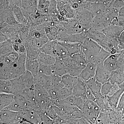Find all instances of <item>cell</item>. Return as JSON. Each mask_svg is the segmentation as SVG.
<instances>
[{
  "label": "cell",
  "mask_w": 124,
  "mask_h": 124,
  "mask_svg": "<svg viewBox=\"0 0 124 124\" xmlns=\"http://www.w3.org/2000/svg\"><path fill=\"white\" fill-rule=\"evenodd\" d=\"M86 31L88 37L94 40L102 48L108 51L111 54L120 53L121 51L119 49V44L117 39H110L100 31L89 29Z\"/></svg>",
  "instance_id": "cell-1"
},
{
  "label": "cell",
  "mask_w": 124,
  "mask_h": 124,
  "mask_svg": "<svg viewBox=\"0 0 124 124\" xmlns=\"http://www.w3.org/2000/svg\"><path fill=\"white\" fill-rule=\"evenodd\" d=\"M4 56V60L0 63V80H10V74L12 67L17 62L19 54L14 51Z\"/></svg>",
  "instance_id": "cell-2"
},
{
  "label": "cell",
  "mask_w": 124,
  "mask_h": 124,
  "mask_svg": "<svg viewBox=\"0 0 124 124\" xmlns=\"http://www.w3.org/2000/svg\"><path fill=\"white\" fill-rule=\"evenodd\" d=\"M102 49L97 43L88 37L82 44V52L88 63L93 61Z\"/></svg>",
  "instance_id": "cell-3"
},
{
  "label": "cell",
  "mask_w": 124,
  "mask_h": 124,
  "mask_svg": "<svg viewBox=\"0 0 124 124\" xmlns=\"http://www.w3.org/2000/svg\"><path fill=\"white\" fill-rule=\"evenodd\" d=\"M84 118L92 124H94L101 113V109L95 102L86 100L82 110Z\"/></svg>",
  "instance_id": "cell-4"
},
{
  "label": "cell",
  "mask_w": 124,
  "mask_h": 124,
  "mask_svg": "<svg viewBox=\"0 0 124 124\" xmlns=\"http://www.w3.org/2000/svg\"><path fill=\"white\" fill-rule=\"evenodd\" d=\"M77 34H69L64 31H59L56 40L60 42L80 43L82 44L88 36L87 31Z\"/></svg>",
  "instance_id": "cell-5"
},
{
  "label": "cell",
  "mask_w": 124,
  "mask_h": 124,
  "mask_svg": "<svg viewBox=\"0 0 124 124\" xmlns=\"http://www.w3.org/2000/svg\"><path fill=\"white\" fill-rule=\"evenodd\" d=\"M111 22V20L106 14L98 15L93 18L90 23L89 29L101 31L108 27Z\"/></svg>",
  "instance_id": "cell-6"
},
{
  "label": "cell",
  "mask_w": 124,
  "mask_h": 124,
  "mask_svg": "<svg viewBox=\"0 0 124 124\" xmlns=\"http://www.w3.org/2000/svg\"><path fill=\"white\" fill-rule=\"evenodd\" d=\"M26 53L19 54L18 59L12 67L10 74V80L19 77L26 70L25 66Z\"/></svg>",
  "instance_id": "cell-7"
},
{
  "label": "cell",
  "mask_w": 124,
  "mask_h": 124,
  "mask_svg": "<svg viewBox=\"0 0 124 124\" xmlns=\"http://www.w3.org/2000/svg\"><path fill=\"white\" fill-rule=\"evenodd\" d=\"M62 60L66 67L67 73L73 76L78 77L85 68L71 56L62 59Z\"/></svg>",
  "instance_id": "cell-8"
},
{
  "label": "cell",
  "mask_w": 124,
  "mask_h": 124,
  "mask_svg": "<svg viewBox=\"0 0 124 124\" xmlns=\"http://www.w3.org/2000/svg\"><path fill=\"white\" fill-rule=\"evenodd\" d=\"M19 84L23 90L26 89H34L35 78L29 71L26 70L23 75L17 78Z\"/></svg>",
  "instance_id": "cell-9"
},
{
  "label": "cell",
  "mask_w": 124,
  "mask_h": 124,
  "mask_svg": "<svg viewBox=\"0 0 124 124\" xmlns=\"http://www.w3.org/2000/svg\"><path fill=\"white\" fill-rule=\"evenodd\" d=\"M18 112L8 109L0 111V124H9L17 121Z\"/></svg>",
  "instance_id": "cell-10"
},
{
  "label": "cell",
  "mask_w": 124,
  "mask_h": 124,
  "mask_svg": "<svg viewBox=\"0 0 124 124\" xmlns=\"http://www.w3.org/2000/svg\"><path fill=\"white\" fill-rule=\"evenodd\" d=\"M97 66L93 63H88L78 77L84 81H86L95 77Z\"/></svg>",
  "instance_id": "cell-11"
},
{
  "label": "cell",
  "mask_w": 124,
  "mask_h": 124,
  "mask_svg": "<svg viewBox=\"0 0 124 124\" xmlns=\"http://www.w3.org/2000/svg\"><path fill=\"white\" fill-rule=\"evenodd\" d=\"M111 71L106 69L103 65L97 66L95 77L98 81L103 84L109 81Z\"/></svg>",
  "instance_id": "cell-12"
},
{
  "label": "cell",
  "mask_w": 124,
  "mask_h": 124,
  "mask_svg": "<svg viewBox=\"0 0 124 124\" xmlns=\"http://www.w3.org/2000/svg\"><path fill=\"white\" fill-rule=\"evenodd\" d=\"M85 100L82 98L72 95L64 100L57 101L60 103L76 107L82 110Z\"/></svg>",
  "instance_id": "cell-13"
},
{
  "label": "cell",
  "mask_w": 124,
  "mask_h": 124,
  "mask_svg": "<svg viewBox=\"0 0 124 124\" xmlns=\"http://www.w3.org/2000/svg\"><path fill=\"white\" fill-rule=\"evenodd\" d=\"M58 42L66 49L70 56H72L82 52V44L81 43Z\"/></svg>",
  "instance_id": "cell-14"
},
{
  "label": "cell",
  "mask_w": 124,
  "mask_h": 124,
  "mask_svg": "<svg viewBox=\"0 0 124 124\" xmlns=\"http://www.w3.org/2000/svg\"><path fill=\"white\" fill-rule=\"evenodd\" d=\"M86 85L85 81L78 77L77 82L72 90V95L86 100Z\"/></svg>",
  "instance_id": "cell-15"
},
{
  "label": "cell",
  "mask_w": 124,
  "mask_h": 124,
  "mask_svg": "<svg viewBox=\"0 0 124 124\" xmlns=\"http://www.w3.org/2000/svg\"><path fill=\"white\" fill-rule=\"evenodd\" d=\"M124 29L122 27L110 24L106 29L101 31L110 39H117Z\"/></svg>",
  "instance_id": "cell-16"
},
{
  "label": "cell",
  "mask_w": 124,
  "mask_h": 124,
  "mask_svg": "<svg viewBox=\"0 0 124 124\" xmlns=\"http://www.w3.org/2000/svg\"><path fill=\"white\" fill-rule=\"evenodd\" d=\"M85 82L86 86L93 92L96 98L101 95V89L102 84L98 81L95 78H91L87 81H85Z\"/></svg>",
  "instance_id": "cell-17"
},
{
  "label": "cell",
  "mask_w": 124,
  "mask_h": 124,
  "mask_svg": "<svg viewBox=\"0 0 124 124\" xmlns=\"http://www.w3.org/2000/svg\"><path fill=\"white\" fill-rule=\"evenodd\" d=\"M51 66L54 75L62 77L67 73L66 67L62 59L56 58L55 62Z\"/></svg>",
  "instance_id": "cell-18"
},
{
  "label": "cell",
  "mask_w": 124,
  "mask_h": 124,
  "mask_svg": "<svg viewBox=\"0 0 124 124\" xmlns=\"http://www.w3.org/2000/svg\"><path fill=\"white\" fill-rule=\"evenodd\" d=\"M35 84H37L44 87L46 90H48L52 86V76L38 75L35 78Z\"/></svg>",
  "instance_id": "cell-19"
},
{
  "label": "cell",
  "mask_w": 124,
  "mask_h": 124,
  "mask_svg": "<svg viewBox=\"0 0 124 124\" xmlns=\"http://www.w3.org/2000/svg\"><path fill=\"white\" fill-rule=\"evenodd\" d=\"M95 102L99 107L102 112L108 113L113 110L109 103L108 97L106 96L101 94L98 97L96 98Z\"/></svg>",
  "instance_id": "cell-20"
},
{
  "label": "cell",
  "mask_w": 124,
  "mask_h": 124,
  "mask_svg": "<svg viewBox=\"0 0 124 124\" xmlns=\"http://www.w3.org/2000/svg\"><path fill=\"white\" fill-rule=\"evenodd\" d=\"M120 53L111 54L107 58L103 63V66L106 69L111 71L117 69V60Z\"/></svg>",
  "instance_id": "cell-21"
},
{
  "label": "cell",
  "mask_w": 124,
  "mask_h": 124,
  "mask_svg": "<svg viewBox=\"0 0 124 124\" xmlns=\"http://www.w3.org/2000/svg\"><path fill=\"white\" fill-rule=\"evenodd\" d=\"M53 56L62 60L70 57L66 49L56 40L54 45Z\"/></svg>",
  "instance_id": "cell-22"
},
{
  "label": "cell",
  "mask_w": 124,
  "mask_h": 124,
  "mask_svg": "<svg viewBox=\"0 0 124 124\" xmlns=\"http://www.w3.org/2000/svg\"><path fill=\"white\" fill-rule=\"evenodd\" d=\"M109 81L112 84L120 85L124 82V70L117 69L111 72Z\"/></svg>",
  "instance_id": "cell-23"
},
{
  "label": "cell",
  "mask_w": 124,
  "mask_h": 124,
  "mask_svg": "<svg viewBox=\"0 0 124 124\" xmlns=\"http://www.w3.org/2000/svg\"><path fill=\"white\" fill-rule=\"evenodd\" d=\"M15 97L13 94L0 93V110L8 107L13 101Z\"/></svg>",
  "instance_id": "cell-24"
},
{
  "label": "cell",
  "mask_w": 124,
  "mask_h": 124,
  "mask_svg": "<svg viewBox=\"0 0 124 124\" xmlns=\"http://www.w3.org/2000/svg\"><path fill=\"white\" fill-rule=\"evenodd\" d=\"M39 66V63L38 59L30 60L26 57L25 63L26 70L31 72L34 77V78L38 76Z\"/></svg>",
  "instance_id": "cell-25"
},
{
  "label": "cell",
  "mask_w": 124,
  "mask_h": 124,
  "mask_svg": "<svg viewBox=\"0 0 124 124\" xmlns=\"http://www.w3.org/2000/svg\"><path fill=\"white\" fill-rule=\"evenodd\" d=\"M121 89L113 95L108 97V101L113 109L117 108L121 97L124 92V82L119 85Z\"/></svg>",
  "instance_id": "cell-26"
},
{
  "label": "cell",
  "mask_w": 124,
  "mask_h": 124,
  "mask_svg": "<svg viewBox=\"0 0 124 124\" xmlns=\"http://www.w3.org/2000/svg\"><path fill=\"white\" fill-rule=\"evenodd\" d=\"M78 77L73 76L68 73L62 77V80L64 86L72 90L77 82Z\"/></svg>",
  "instance_id": "cell-27"
},
{
  "label": "cell",
  "mask_w": 124,
  "mask_h": 124,
  "mask_svg": "<svg viewBox=\"0 0 124 124\" xmlns=\"http://www.w3.org/2000/svg\"><path fill=\"white\" fill-rule=\"evenodd\" d=\"M13 92L11 80H0V93L13 94Z\"/></svg>",
  "instance_id": "cell-28"
},
{
  "label": "cell",
  "mask_w": 124,
  "mask_h": 124,
  "mask_svg": "<svg viewBox=\"0 0 124 124\" xmlns=\"http://www.w3.org/2000/svg\"><path fill=\"white\" fill-rule=\"evenodd\" d=\"M38 60L39 63L52 66L55 62L56 58L53 55L41 52Z\"/></svg>",
  "instance_id": "cell-29"
},
{
  "label": "cell",
  "mask_w": 124,
  "mask_h": 124,
  "mask_svg": "<svg viewBox=\"0 0 124 124\" xmlns=\"http://www.w3.org/2000/svg\"><path fill=\"white\" fill-rule=\"evenodd\" d=\"M59 32V28L57 26L47 27L45 29L46 34L49 41L56 40Z\"/></svg>",
  "instance_id": "cell-30"
},
{
  "label": "cell",
  "mask_w": 124,
  "mask_h": 124,
  "mask_svg": "<svg viewBox=\"0 0 124 124\" xmlns=\"http://www.w3.org/2000/svg\"><path fill=\"white\" fill-rule=\"evenodd\" d=\"M13 42L10 40H8L0 43V55H5L14 51L13 47Z\"/></svg>",
  "instance_id": "cell-31"
},
{
  "label": "cell",
  "mask_w": 124,
  "mask_h": 124,
  "mask_svg": "<svg viewBox=\"0 0 124 124\" xmlns=\"http://www.w3.org/2000/svg\"><path fill=\"white\" fill-rule=\"evenodd\" d=\"M110 54H111L108 51L102 48L100 53L92 62L95 63L97 66L103 65L104 61Z\"/></svg>",
  "instance_id": "cell-32"
},
{
  "label": "cell",
  "mask_w": 124,
  "mask_h": 124,
  "mask_svg": "<svg viewBox=\"0 0 124 124\" xmlns=\"http://www.w3.org/2000/svg\"><path fill=\"white\" fill-rule=\"evenodd\" d=\"M38 75L51 76L54 75L52 66L39 63Z\"/></svg>",
  "instance_id": "cell-33"
},
{
  "label": "cell",
  "mask_w": 124,
  "mask_h": 124,
  "mask_svg": "<svg viewBox=\"0 0 124 124\" xmlns=\"http://www.w3.org/2000/svg\"><path fill=\"white\" fill-rule=\"evenodd\" d=\"M55 40L49 41L39 49L40 51L43 53L53 56L54 45Z\"/></svg>",
  "instance_id": "cell-34"
},
{
  "label": "cell",
  "mask_w": 124,
  "mask_h": 124,
  "mask_svg": "<svg viewBox=\"0 0 124 124\" xmlns=\"http://www.w3.org/2000/svg\"><path fill=\"white\" fill-rule=\"evenodd\" d=\"M72 90L64 86L59 90L58 93L57 100L60 101L72 95Z\"/></svg>",
  "instance_id": "cell-35"
},
{
  "label": "cell",
  "mask_w": 124,
  "mask_h": 124,
  "mask_svg": "<svg viewBox=\"0 0 124 124\" xmlns=\"http://www.w3.org/2000/svg\"><path fill=\"white\" fill-rule=\"evenodd\" d=\"M94 124H111L108 113L101 112Z\"/></svg>",
  "instance_id": "cell-36"
},
{
  "label": "cell",
  "mask_w": 124,
  "mask_h": 124,
  "mask_svg": "<svg viewBox=\"0 0 124 124\" xmlns=\"http://www.w3.org/2000/svg\"><path fill=\"white\" fill-rule=\"evenodd\" d=\"M14 16L17 22L20 24H26L28 22L27 18L21 11L16 10L14 11Z\"/></svg>",
  "instance_id": "cell-37"
},
{
  "label": "cell",
  "mask_w": 124,
  "mask_h": 124,
  "mask_svg": "<svg viewBox=\"0 0 124 124\" xmlns=\"http://www.w3.org/2000/svg\"><path fill=\"white\" fill-rule=\"evenodd\" d=\"M40 53L39 49L27 50H26L27 58L32 60L38 59Z\"/></svg>",
  "instance_id": "cell-38"
},
{
  "label": "cell",
  "mask_w": 124,
  "mask_h": 124,
  "mask_svg": "<svg viewBox=\"0 0 124 124\" xmlns=\"http://www.w3.org/2000/svg\"><path fill=\"white\" fill-rule=\"evenodd\" d=\"M113 85V84H112L109 81L102 84L101 89V94L102 95L107 96Z\"/></svg>",
  "instance_id": "cell-39"
},
{
  "label": "cell",
  "mask_w": 124,
  "mask_h": 124,
  "mask_svg": "<svg viewBox=\"0 0 124 124\" xmlns=\"http://www.w3.org/2000/svg\"><path fill=\"white\" fill-rule=\"evenodd\" d=\"M117 69L124 70V50H121L120 52L117 60Z\"/></svg>",
  "instance_id": "cell-40"
},
{
  "label": "cell",
  "mask_w": 124,
  "mask_h": 124,
  "mask_svg": "<svg viewBox=\"0 0 124 124\" xmlns=\"http://www.w3.org/2000/svg\"><path fill=\"white\" fill-rule=\"evenodd\" d=\"M49 2L46 0H40L39 5V9L40 11L44 12L45 13H47L48 12Z\"/></svg>",
  "instance_id": "cell-41"
},
{
  "label": "cell",
  "mask_w": 124,
  "mask_h": 124,
  "mask_svg": "<svg viewBox=\"0 0 124 124\" xmlns=\"http://www.w3.org/2000/svg\"><path fill=\"white\" fill-rule=\"evenodd\" d=\"M111 24L122 27L124 29V17L118 16L115 18L111 22Z\"/></svg>",
  "instance_id": "cell-42"
},
{
  "label": "cell",
  "mask_w": 124,
  "mask_h": 124,
  "mask_svg": "<svg viewBox=\"0 0 124 124\" xmlns=\"http://www.w3.org/2000/svg\"><path fill=\"white\" fill-rule=\"evenodd\" d=\"M121 88L119 85L116 84H113V85L111 88L108 94L107 95V97H110L115 94Z\"/></svg>",
  "instance_id": "cell-43"
},
{
  "label": "cell",
  "mask_w": 124,
  "mask_h": 124,
  "mask_svg": "<svg viewBox=\"0 0 124 124\" xmlns=\"http://www.w3.org/2000/svg\"><path fill=\"white\" fill-rule=\"evenodd\" d=\"M86 100H90L95 102L96 98L95 96L93 94V92L86 85Z\"/></svg>",
  "instance_id": "cell-44"
},
{
  "label": "cell",
  "mask_w": 124,
  "mask_h": 124,
  "mask_svg": "<svg viewBox=\"0 0 124 124\" xmlns=\"http://www.w3.org/2000/svg\"><path fill=\"white\" fill-rule=\"evenodd\" d=\"M124 107V92L123 93L119 101L117 109L120 111H122Z\"/></svg>",
  "instance_id": "cell-45"
},
{
  "label": "cell",
  "mask_w": 124,
  "mask_h": 124,
  "mask_svg": "<svg viewBox=\"0 0 124 124\" xmlns=\"http://www.w3.org/2000/svg\"><path fill=\"white\" fill-rule=\"evenodd\" d=\"M118 41L119 44H123L124 43V30L122 31L118 38Z\"/></svg>",
  "instance_id": "cell-46"
},
{
  "label": "cell",
  "mask_w": 124,
  "mask_h": 124,
  "mask_svg": "<svg viewBox=\"0 0 124 124\" xmlns=\"http://www.w3.org/2000/svg\"><path fill=\"white\" fill-rule=\"evenodd\" d=\"M119 16L124 17V6L120 9L119 11Z\"/></svg>",
  "instance_id": "cell-47"
},
{
  "label": "cell",
  "mask_w": 124,
  "mask_h": 124,
  "mask_svg": "<svg viewBox=\"0 0 124 124\" xmlns=\"http://www.w3.org/2000/svg\"><path fill=\"white\" fill-rule=\"evenodd\" d=\"M119 48L120 51L124 50V43L121 44L119 45Z\"/></svg>",
  "instance_id": "cell-48"
},
{
  "label": "cell",
  "mask_w": 124,
  "mask_h": 124,
  "mask_svg": "<svg viewBox=\"0 0 124 124\" xmlns=\"http://www.w3.org/2000/svg\"><path fill=\"white\" fill-rule=\"evenodd\" d=\"M20 121H15V122L8 124H19V123H20Z\"/></svg>",
  "instance_id": "cell-49"
},
{
  "label": "cell",
  "mask_w": 124,
  "mask_h": 124,
  "mask_svg": "<svg viewBox=\"0 0 124 124\" xmlns=\"http://www.w3.org/2000/svg\"><path fill=\"white\" fill-rule=\"evenodd\" d=\"M121 112H122V117H123V118H124V107L123 109H122Z\"/></svg>",
  "instance_id": "cell-50"
},
{
  "label": "cell",
  "mask_w": 124,
  "mask_h": 124,
  "mask_svg": "<svg viewBox=\"0 0 124 124\" xmlns=\"http://www.w3.org/2000/svg\"><path fill=\"white\" fill-rule=\"evenodd\" d=\"M85 120V124H92L90 122H89L88 121L86 120Z\"/></svg>",
  "instance_id": "cell-51"
},
{
  "label": "cell",
  "mask_w": 124,
  "mask_h": 124,
  "mask_svg": "<svg viewBox=\"0 0 124 124\" xmlns=\"http://www.w3.org/2000/svg\"><path fill=\"white\" fill-rule=\"evenodd\" d=\"M122 124H124V118H123L122 120Z\"/></svg>",
  "instance_id": "cell-52"
},
{
  "label": "cell",
  "mask_w": 124,
  "mask_h": 124,
  "mask_svg": "<svg viewBox=\"0 0 124 124\" xmlns=\"http://www.w3.org/2000/svg\"></svg>",
  "instance_id": "cell-53"
}]
</instances>
